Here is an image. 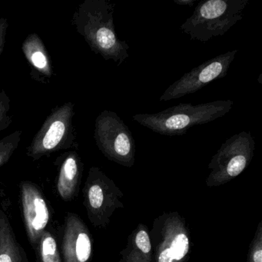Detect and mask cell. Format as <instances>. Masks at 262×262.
<instances>
[{
    "label": "cell",
    "mask_w": 262,
    "mask_h": 262,
    "mask_svg": "<svg viewBox=\"0 0 262 262\" xmlns=\"http://www.w3.org/2000/svg\"><path fill=\"white\" fill-rule=\"evenodd\" d=\"M22 137V131L16 130L0 140V168L11 159L19 147Z\"/></svg>",
    "instance_id": "17"
},
{
    "label": "cell",
    "mask_w": 262,
    "mask_h": 262,
    "mask_svg": "<svg viewBox=\"0 0 262 262\" xmlns=\"http://www.w3.org/2000/svg\"><path fill=\"white\" fill-rule=\"evenodd\" d=\"M119 262H123V261H122V260H120V261H119Z\"/></svg>",
    "instance_id": "22"
},
{
    "label": "cell",
    "mask_w": 262,
    "mask_h": 262,
    "mask_svg": "<svg viewBox=\"0 0 262 262\" xmlns=\"http://www.w3.org/2000/svg\"><path fill=\"white\" fill-rule=\"evenodd\" d=\"M254 150L251 133L242 132L227 139L208 164L211 171L205 181L207 186H220L240 176L251 163Z\"/></svg>",
    "instance_id": "7"
},
{
    "label": "cell",
    "mask_w": 262,
    "mask_h": 262,
    "mask_svg": "<svg viewBox=\"0 0 262 262\" xmlns=\"http://www.w3.org/2000/svg\"><path fill=\"white\" fill-rule=\"evenodd\" d=\"M93 251V237L85 222L78 214L67 213L61 241L63 262H90Z\"/></svg>",
    "instance_id": "11"
},
{
    "label": "cell",
    "mask_w": 262,
    "mask_h": 262,
    "mask_svg": "<svg viewBox=\"0 0 262 262\" xmlns=\"http://www.w3.org/2000/svg\"><path fill=\"white\" fill-rule=\"evenodd\" d=\"M247 262H262V221L259 222L248 250Z\"/></svg>",
    "instance_id": "18"
},
{
    "label": "cell",
    "mask_w": 262,
    "mask_h": 262,
    "mask_svg": "<svg viewBox=\"0 0 262 262\" xmlns=\"http://www.w3.org/2000/svg\"><path fill=\"white\" fill-rule=\"evenodd\" d=\"M196 2V0H174V4H178L181 7H191L194 6V3Z\"/></svg>",
    "instance_id": "21"
},
{
    "label": "cell",
    "mask_w": 262,
    "mask_h": 262,
    "mask_svg": "<svg viewBox=\"0 0 262 262\" xmlns=\"http://www.w3.org/2000/svg\"><path fill=\"white\" fill-rule=\"evenodd\" d=\"M0 262H30L18 242L10 219L0 208Z\"/></svg>",
    "instance_id": "15"
},
{
    "label": "cell",
    "mask_w": 262,
    "mask_h": 262,
    "mask_svg": "<svg viewBox=\"0 0 262 262\" xmlns=\"http://www.w3.org/2000/svg\"><path fill=\"white\" fill-rule=\"evenodd\" d=\"M22 51L33 70V77L36 76L38 80H43L53 76L51 58L39 35L36 33L29 35L23 42Z\"/></svg>",
    "instance_id": "13"
},
{
    "label": "cell",
    "mask_w": 262,
    "mask_h": 262,
    "mask_svg": "<svg viewBox=\"0 0 262 262\" xmlns=\"http://www.w3.org/2000/svg\"><path fill=\"white\" fill-rule=\"evenodd\" d=\"M116 4L110 0H84L73 13L72 24L92 51L120 67L128 59L129 46L116 34Z\"/></svg>",
    "instance_id": "1"
},
{
    "label": "cell",
    "mask_w": 262,
    "mask_h": 262,
    "mask_svg": "<svg viewBox=\"0 0 262 262\" xmlns=\"http://www.w3.org/2000/svg\"><path fill=\"white\" fill-rule=\"evenodd\" d=\"M82 194L89 220L96 228L108 226L115 211L124 208L122 190L99 167L89 170Z\"/></svg>",
    "instance_id": "6"
},
{
    "label": "cell",
    "mask_w": 262,
    "mask_h": 262,
    "mask_svg": "<svg viewBox=\"0 0 262 262\" xmlns=\"http://www.w3.org/2000/svg\"><path fill=\"white\" fill-rule=\"evenodd\" d=\"M8 28L9 22L7 19L4 17H0V57L4 53Z\"/></svg>",
    "instance_id": "20"
},
{
    "label": "cell",
    "mask_w": 262,
    "mask_h": 262,
    "mask_svg": "<svg viewBox=\"0 0 262 262\" xmlns=\"http://www.w3.org/2000/svg\"><path fill=\"white\" fill-rule=\"evenodd\" d=\"M19 188L24 226L29 242L35 250L41 236L48 230L51 212L42 190L36 184L24 181Z\"/></svg>",
    "instance_id": "10"
},
{
    "label": "cell",
    "mask_w": 262,
    "mask_h": 262,
    "mask_svg": "<svg viewBox=\"0 0 262 262\" xmlns=\"http://www.w3.org/2000/svg\"><path fill=\"white\" fill-rule=\"evenodd\" d=\"M74 108V104L68 102L52 110L27 148L28 157L39 160L61 150L79 148L73 123Z\"/></svg>",
    "instance_id": "4"
},
{
    "label": "cell",
    "mask_w": 262,
    "mask_h": 262,
    "mask_svg": "<svg viewBox=\"0 0 262 262\" xmlns=\"http://www.w3.org/2000/svg\"><path fill=\"white\" fill-rule=\"evenodd\" d=\"M154 262H188L191 236L185 219L177 212H164L149 231Z\"/></svg>",
    "instance_id": "5"
},
{
    "label": "cell",
    "mask_w": 262,
    "mask_h": 262,
    "mask_svg": "<svg viewBox=\"0 0 262 262\" xmlns=\"http://www.w3.org/2000/svg\"><path fill=\"white\" fill-rule=\"evenodd\" d=\"M10 99L4 90H0V133L7 129L13 122L10 115Z\"/></svg>",
    "instance_id": "19"
},
{
    "label": "cell",
    "mask_w": 262,
    "mask_h": 262,
    "mask_svg": "<svg viewBox=\"0 0 262 262\" xmlns=\"http://www.w3.org/2000/svg\"><path fill=\"white\" fill-rule=\"evenodd\" d=\"M94 139L108 160L127 168L135 165L136 142L133 133L115 112L104 110L96 118Z\"/></svg>",
    "instance_id": "8"
},
{
    "label": "cell",
    "mask_w": 262,
    "mask_h": 262,
    "mask_svg": "<svg viewBox=\"0 0 262 262\" xmlns=\"http://www.w3.org/2000/svg\"><path fill=\"white\" fill-rule=\"evenodd\" d=\"M55 164L59 167L56 191L62 200L70 202L79 193L83 173V162L76 151H69L61 154Z\"/></svg>",
    "instance_id": "12"
},
{
    "label": "cell",
    "mask_w": 262,
    "mask_h": 262,
    "mask_svg": "<svg viewBox=\"0 0 262 262\" xmlns=\"http://www.w3.org/2000/svg\"><path fill=\"white\" fill-rule=\"evenodd\" d=\"M248 3L249 0L201 1L192 15L181 25V30L191 40L202 42L220 37L243 19Z\"/></svg>",
    "instance_id": "3"
},
{
    "label": "cell",
    "mask_w": 262,
    "mask_h": 262,
    "mask_svg": "<svg viewBox=\"0 0 262 262\" xmlns=\"http://www.w3.org/2000/svg\"><path fill=\"white\" fill-rule=\"evenodd\" d=\"M231 99L193 105L180 103L154 114L135 115L133 119L161 136H183L191 127L204 125L229 113Z\"/></svg>",
    "instance_id": "2"
},
{
    "label": "cell",
    "mask_w": 262,
    "mask_h": 262,
    "mask_svg": "<svg viewBox=\"0 0 262 262\" xmlns=\"http://www.w3.org/2000/svg\"><path fill=\"white\" fill-rule=\"evenodd\" d=\"M35 251L37 262H63L57 240L50 229L42 234Z\"/></svg>",
    "instance_id": "16"
},
{
    "label": "cell",
    "mask_w": 262,
    "mask_h": 262,
    "mask_svg": "<svg viewBox=\"0 0 262 262\" xmlns=\"http://www.w3.org/2000/svg\"><path fill=\"white\" fill-rule=\"evenodd\" d=\"M123 262H153L152 247L149 230L139 224L128 236L127 245L121 251Z\"/></svg>",
    "instance_id": "14"
},
{
    "label": "cell",
    "mask_w": 262,
    "mask_h": 262,
    "mask_svg": "<svg viewBox=\"0 0 262 262\" xmlns=\"http://www.w3.org/2000/svg\"><path fill=\"white\" fill-rule=\"evenodd\" d=\"M238 50L228 51L205 61L199 67L184 74L164 92L159 101L180 99L188 94L197 93L210 82L227 76L228 70Z\"/></svg>",
    "instance_id": "9"
}]
</instances>
